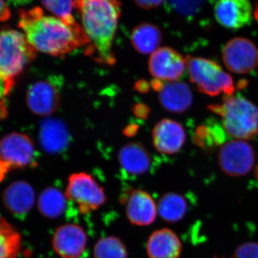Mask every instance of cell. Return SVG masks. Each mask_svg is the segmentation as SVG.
Listing matches in <instances>:
<instances>
[{
  "label": "cell",
  "mask_w": 258,
  "mask_h": 258,
  "mask_svg": "<svg viewBox=\"0 0 258 258\" xmlns=\"http://www.w3.org/2000/svg\"><path fill=\"white\" fill-rule=\"evenodd\" d=\"M19 28L36 51L62 57L81 47L91 49V42L77 22L64 21L44 14L42 8L19 10Z\"/></svg>",
  "instance_id": "cell-1"
},
{
  "label": "cell",
  "mask_w": 258,
  "mask_h": 258,
  "mask_svg": "<svg viewBox=\"0 0 258 258\" xmlns=\"http://www.w3.org/2000/svg\"><path fill=\"white\" fill-rule=\"evenodd\" d=\"M74 7L97 60L108 66L114 64L112 47L121 13L119 0H75Z\"/></svg>",
  "instance_id": "cell-2"
},
{
  "label": "cell",
  "mask_w": 258,
  "mask_h": 258,
  "mask_svg": "<svg viewBox=\"0 0 258 258\" xmlns=\"http://www.w3.org/2000/svg\"><path fill=\"white\" fill-rule=\"evenodd\" d=\"M208 109L220 117L222 127L233 138L246 140L258 134V108L243 97L225 96Z\"/></svg>",
  "instance_id": "cell-3"
},
{
  "label": "cell",
  "mask_w": 258,
  "mask_h": 258,
  "mask_svg": "<svg viewBox=\"0 0 258 258\" xmlns=\"http://www.w3.org/2000/svg\"><path fill=\"white\" fill-rule=\"evenodd\" d=\"M36 52L21 32L9 28L0 31V78L8 95L15 80L36 57Z\"/></svg>",
  "instance_id": "cell-4"
},
{
  "label": "cell",
  "mask_w": 258,
  "mask_h": 258,
  "mask_svg": "<svg viewBox=\"0 0 258 258\" xmlns=\"http://www.w3.org/2000/svg\"><path fill=\"white\" fill-rule=\"evenodd\" d=\"M185 59L190 79L200 92L210 96L234 94L235 88L233 80L220 64L203 57L186 56Z\"/></svg>",
  "instance_id": "cell-5"
},
{
  "label": "cell",
  "mask_w": 258,
  "mask_h": 258,
  "mask_svg": "<svg viewBox=\"0 0 258 258\" xmlns=\"http://www.w3.org/2000/svg\"><path fill=\"white\" fill-rule=\"evenodd\" d=\"M37 154L31 139L25 134L11 133L0 139V181L10 171L35 166Z\"/></svg>",
  "instance_id": "cell-6"
},
{
  "label": "cell",
  "mask_w": 258,
  "mask_h": 258,
  "mask_svg": "<svg viewBox=\"0 0 258 258\" xmlns=\"http://www.w3.org/2000/svg\"><path fill=\"white\" fill-rule=\"evenodd\" d=\"M66 196L83 214L98 210L106 200L103 187L92 176L84 172L75 173L70 176Z\"/></svg>",
  "instance_id": "cell-7"
},
{
  "label": "cell",
  "mask_w": 258,
  "mask_h": 258,
  "mask_svg": "<svg viewBox=\"0 0 258 258\" xmlns=\"http://www.w3.org/2000/svg\"><path fill=\"white\" fill-rule=\"evenodd\" d=\"M255 160L253 148L244 140L227 142L220 148L218 162L227 175L242 176L252 170Z\"/></svg>",
  "instance_id": "cell-8"
},
{
  "label": "cell",
  "mask_w": 258,
  "mask_h": 258,
  "mask_svg": "<svg viewBox=\"0 0 258 258\" xmlns=\"http://www.w3.org/2000/svg\"><path fill=\"white\" fill-rule=\"evenodd\" d=\"M224 63L232 73L247 74L258 64V50L253 42L244 37H235L222 50Z\"/></svg>",
  "instance_id": "cell-9"
},
{
  "label": "cell",
  "mask_w": 258,
  "mask_h": 258,
  "mask_svg": "<svg viewBox=\"0 0 258 258\" xmlns=\"http://www.w3.org/2000/svg\"><path fill=\"white\" fill-rule=\"evenodd\" d=\"M149 66L154 79L163 82H174L184 74L186 59L171 47H159L151 55Z\"/></svg>",
  "instance_id": "cell-10"
},
{
  "label": "cell",
  "mask_w": 258,
  "mask_h": 258,
  "mask_svg": "<svg viewBox=\"0 0 258 258\" xmlns=\"http://www.w3.org/2000/svg\"><path fill=\"white\" fill-rule=\"evenodd\" d=\"M126 216L133 225H151L157 217L158 208L152 197L147 191L130 189L122 196Z\"/></svg>",
  "instance_id": "cell-11"
},
{
  "label": "cell",
  "mask_w": 258,
  "mask_h": 258,
  "mask_svg": "<svg viewBox=\"0 0 258 258\" xmlns=\"http://www.w3.org/2000/svg\"><path fill=\"white\" fill-rule=\"evenodd\" d=\"M52 247L62 258H79L87 245V235L79 225L66 224L56 230Z\"/></svg>",
  "instance_id": "cell-12"
},
{
  "label": "cell",
  "mask_w": 258,
  "mask_h": 258,
  "mask_svg": "<svg viewBox=\"0 0 258 258\" xmlns=\"http://www.w3.org/2000/svg\"><path fill=\"white\" fill-rule=\"evenodd\" d=\"M217 21L224 28L238 30L251 23L252 8L249 0H214Z\"/></svg>",
  "instance_id": "cell-13"
},
{
  "label": "cell",
  "mask_w": 258,
  "mask_h": 258,
  "mask_svg": "<svg viewBox=\"0 0 258 258\" xmlns=\"http://www.w3.org/2000/svg\"><path fill=\"white\" fill-rule=\"evenodd\" d=\"M60 99L58 88L52 80L34 83L27 91V104L35 115L52 114L58 108Z\"/></svg>",
  "instance_id": "cell-14"
},
{
  "label": "cell",
  "mask_w": 258,
  "mask_h": 258,
  "mask_svg": "<svg viewBox=\"0 0 258 258\" xmlns=\"http://www.w3.org/2000/svg\"><path fill=\"white\" fill-rule=\"evenodd\" d=\"M154 81L153 88L159 93L161 104L166 110L173 113H183L189 109L192 104L193 96L186 83Z\"/></svg>",
  "instance_id": "cell-15"
},
{
  "label": "cell",
  "mask_w": 258,
  "mask_h": 258,
  "mask_svg": "<svg viewBox=\"0 0 258 258\" xmlns=\"http://www.w3.org/2000/svg\"><path fill=\"white\" fill-rule=\"evenodd\" d=\"M152 140L158 152L171 155L179 152L184 145L186 133L175 120H161L153 129Z\"/></svg>",
  "instance_id": "cell-16"
},
{
  "label": "cell",
  "mask_w": 258,
  "mask_h": 258,
  "mask_svg": "<svg viewBox=\"0 0 258 258\" xmlns=\"http://www.w3.org/2000/svg\"><path fill=\"white\" fill-rule=\"evenodd\" d=\"M181 249L182 245L178 236L167 228L153 232L147 244L149 258H179Z\"/></svg>",
  "instance_id": "cell-17"
},
{
  "label": "cell",
  "mask_w": 258,
  "mask_h": 258,
  "mask_svg": "<svg viewBox=\"0 0 258 258\" xmlns=\"http://www.w3.org/2000/svg\"><path fill=\"white\" fill-rule=\"evenodd\" d=\"M35 202V192L28 183L17 181L5 189L3 203L5 208L17 216H23L32 208Z\"/></svg>",
  "instance_id": "cell-18"
},
{
  "label": "cell",
  "mask_w": 258,
  "mask_h": 258,
  "mask_svg": "<svg viewBox=\"0 0 258 258\" xmlns=\"http://www.w3.org/2000/svg\"><path fill=\"white\" fill-rule=\"evenodd\" d=\"M118 157L123 170L132 175L144 174L150 167V154L140 144H126L120 149Z\"/></svg>",
  "instance_id": "cell-19"
},
{
  "label": "cell",
  "mask_w": 258,
  "mask_h": 258,
  "mask_svg": "<svg viewBox=\"0 0 258 258\" xmlns=\"http://www.w3.org/2000/svg\"><path fill=\"white\" fill-rule=\"evenodd\" d=\"M69 138L67 130L60 121L47 119L42 122L40 141L44 150L49 153L60 152L68 145Z\"/></svg>",
  "instance_id": "cell-20"
},
{
  "label": "cell",
  "mask_w": 258,
  "mask_h": 258,
  "mask_svg": "<svg viewBox=\"0 0 258 258\" xmlns=\"http://www.w3.org/2000/svg\"><path fill=\"white\" fill-rule=\"evenodd\" d=\"M161 30L151 23H142L134 28L132 43L134 48L142 54H152L159 48L161 42Z\"/></svg>",
  "instance_id": "cell-21"
},
{
  "label": "cell",
  "mask_w": 258,
  "mask_h": 258,
  "mask_svg": "<svg viewBox=\"0 0 258 258\" xmlns=\"http://www.w3.org/2000/svg\"><path fill=\"white\" fill-rule=\"evenodd\" d=\"M21 246V236L18 231L0 217V258H18Z\"/></svg>",
  "instance_id": "cell-22"
},
{
  "label": "cell",
  "mask_w": 258,
  "mask_h": 258,
  "mask_svg": "<svg viewBox=\"0 0 258 258\" xmlns=\"http://www.w3.org/2000/svg\"><path fill=\"white\" fill-rule=\"evenodd\" d=\"M187 208V203L184 197L178 194L170 193L161 199L158 210L165 221L176 222L185 216Z\"/></svg>",
  "instance_id": "cell-23"
},
{
  "label": "cell",
  "mask_w": 258,
  "mask_h": 258,
  "mask_svg": "<svg viewBox=\"0 0 258 258\" xmlns=\"http://www.w3.org/2000/svg\"><path fill=\"white\" fill-rule=\"evenodd\" d=\"M225 130L217 123L200 125L197 128L194 137L195 144L202 148H212L217 147L221 144H225Z\"/></svg>",
  "instance_id": "cell-24"
},
{
  "label": "cell",
  "mask_w": 258,
  "mask_h": 258,
  "mask_svg": "<svg viewBox=\"0 0 258 258\" xmlns=\"http://www.w3.org/2000/svg\"><path fill=\"white\" fill-rule=\"evenodd\" d=\"M95 258H127L123 242L115 237H106L98 240L94 247Z\"/></svg>",
  "instance_id": "cell-25"
},
{
  "label": "cell",
  "mask_w": 258,
  "mask_h": 258,
  "mask_svg": "<svg viewBox=\"0 0 258 258\" xmlns=\"http://www.w3.org/2000/svg\"><path fill=\"white\" fill-rule=\"evenodd\" d=\"M75 0H41L42 5L56 18L71 23L76 20L72 11Z\"/></svg>",
  "instance_id": "cell-26"
},
{
  "label": "cell",
  "mask_w": 258,
  "mask_h": 258,
  "mask_svg": "<svg viewBox=\"0 0 258 258\" xmlns=\"http://www.w3.org/2000/svg\"><path fill=\"white\" fill-rule=\"evenodd\" d=\"M57 191L54 189H47L42 192L39 200V208L42 214L47 217L55 216L61 208Z\"/></svg>",
  "instance_id": "cell-27"
},
{
  "label": "cell",
  "mask_w": 258,
  "mask_h": 258,
  "mask_svg": "<svg viewBox=\"0 0 258 258\" xmlns=\"http://www.w3.org/2000/svg\"><path fill=\"white\" fill-rule=\"evenodd\" d=\"M207 0H169L171 8L178 14L192 17L198 14Z\"/></svg>",
  "instance_id": "cell-28"
},
{
  "label": "cell",
  "mask_w": 258,
  "mask_h": 258,
  "mask_svg": "<svg viewBox=\"0 0 258 258\" xmlns=\"http://www.w3.org/2000/svg\"><path fill=\"white\" fill-rule=\"evenodd\" d=\"M234 258H258V243L245 242L236 249Z\"/></svg>",
  "instance_id": "cell-29"
},
{
  "label": "cell",
  "mask_w": 258,
  "mask_h": 258,
  "mask_svg": "<svg viewBox=\"0 0 258 258\" xmlns=\"http://www.w3.org/2000/svg\"><path fill=\"white\" fill-rule=\"evenodd\" d=\"M136 4L145 10L158 8L165 2V0H134Z\"/></svg>",
  "instance_id": "cell-30"
},
{
  "label": "cell",
  "mask_w": 258,
  "mask_h": 258,
  "mask_svg": "<svg viewBox=\"0 0 258 258\" xmlns=\"http://www.w3.org/2000/svg\"><path fill=\"white\" fill-rule=\"evenodd\" d=\"M10 18V10L4 0H0V22H5Z\"/></svg>",
  "instance_id": "cell-31"
},
{
  "label": "cell",
  "mask_w": 258,
  "mask_h": 258,
  "mask_svg": "<svg viewBox=\"0 0 258 258\" xmlns=\"http://www.w3.org/2000/svg\"><path fill=\"white\" fill-rule=\"evenodd\" d=\"M8 95V91H7L6 85L3 79L0 78V100L3 97L7 96Z\"/></svg>",
  "instance_id": "cell-32"
},
{
  "label": "cell",
  "mask_w": 258,
  "mask_h": 258,
  "mask_svg": "<svg viewBox=\"0 0 258 258\" xmlns=\"http://www.w3.org/2000/svg\"><path fill=\"white\" fill-rule=\"evenodd\" d=\"M32 0H10V3H13L15 6H20V5H25L31 3Z\"/></svg>",
  "instance_id": "cell-33"
},
{
  "label": "cell",
  "mask_w": 258,
  "mask_h": 258,
  "mask_svg": "<svg viewBox=\"0 0 258 258\" xmlns=\"http://www.w3.org/2000/svg\"><path fill=\"white\" fill-rule=\"evenodd\" d=\"M253 15L255 20L258 22V0H255V2H254Z\"/></svg>",
  "instance_id": "cell-34"
},
{
  "label": "cell",
  "mask_w": 258,
  "mask_h": 258,
  "mask_svg": "<svg viewBox=\"0 0 258 258\" xmlns=\"http://www.w3.org/2000/svg\"><path fill=\"white\" fill-rule=\"evenodd\" d=\"M254 175H255V177L258 179V165L257 167H256L255 171H254Z\"/></svg>",
  "instance_id": "cell-35"
}]
</instances>
